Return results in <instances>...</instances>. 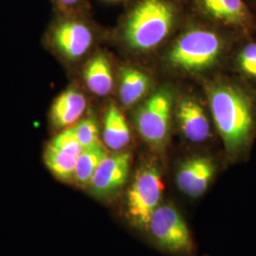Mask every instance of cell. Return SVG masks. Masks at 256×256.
Instances as JSON below:
<instances>
[{"label": "cell", "mask_w": 256, "mask_h": 256, "mask_svg": "<svg viewBox=\"0 0 256 256\" xmlns=\"http://www.w3.org/2000/svg\"><path fill=\"white\" fill-rule=\"evenodd\" d=\"M210 106L216 128L232 156L244 153L256 131V114L247 93L232 84H220L210 92Z\"/></svg>", "instance_id": "1"}, {"label": "cell", "mask_w": 256, "mask_h": 256, "mask_svg": "<svg viewBox=\"0 0 256 256\" xmlns=\"http://www.w3.org/2000/svg\"><path fill=\"white\" fill-rule=\"evenodd\" d=\"M241 72L250 78H256V43L248 44L242 48L238 58Z\"/></svg>", "instance_id": "19"}, {"label": "cell", "mask_w": 256, "mask_h": 256, "mask_svg": "<svg viewBox=\"0 0 256 256\" xmlns=\"http://www.w3.org/2000/svg\"><path fill=\"white\" fill-rule=\"evenodd\" d=\"M164 184L155 165L144 166L136 174L126 196V210L131 221L147 228L152 214L160 206Z\"/></svg>", "instance_id": "4"}, {"label": "cell", "mask_w": 256, "mask_h": 256, "mask_svg": "<svg viewBox=\"0 0 256 256\" xmlns=\"http://www.w3.org/2000/svg\"><path fill=\"white\" fill-rule=\"evenodd\" d=\"M131 155L116 152L108 155L98 166L90 184V192L97 198H108L128 180Z\"/></svg>", "instance_id": "8"}, {"label": "cell", "mask_w": 256, "mask_h": 256, "mask_svg": "<svg viewBox=\"0 0 256 256\" xmlns=\"http://www.w3.org/2000/svg\"><path fill=\"white\" fill-rule=\"evenodd\" d=\"M214 173V165L210 158H194L180 166L176 174V184L187 196L198 198L207 190Z\"/></svg>", "instance_id": "10"}, {"label": "cell", "mask_w": 256, "mask_h": 256, "mask_svg": "<svg viewBox=\"0 0 256 256\" xmlns=\"http://www.w3.org/2000/svg\"><path fill=\"white\" fill-rule=\"evenodd\" d=\"M172 99L169 92L154 93L140 108L138 129L147 142L156 149H162L167 144L171 122Z\"/></svg>", "instance_id": "6"}, {"label": "cell", "mask_w": 256, "mask_h": 256, "mask_svg": "<svg viewBox=\"0 0 256 256\" xmlns=\"http://www.w3.org/2000/svg\"><path fill=\"white\" fill-rule=\"evenodd\" d=\"M86 108V100L82 93L75 88H68L61 93L54 102L50 110L52 126L64 130L75 126Z\"/></svg>", "instance_id": "11"}, {"label": "cell", "mask_w": 256, "mask_h": 256, "mask_svg": "<svg viewBox=\"0 0 256 256\" xmlns=\"http://www.w3.org/2000/svg\"><path fill=\"white\" fill-rule=\"evenodd\" d=\"M131 138L128 122L117 106L110 104L104 118L102 140L106 146L119 152L128 146Z\"/></svg>", "instance_id": "14"}, {"label": "cell", "mask_w": 256, "mask_h": 256, "mask_svg": "<svg viewBox=\"0 0 256 256\" xmlns=\"http://www.w3.org/2000/svg\"><path fill=\"white\" fill-rule=\"evenodd\" d=\"M150 86L146 74L133 68H124L120 72V99L122 104L129 106L138 101Z\"/></svg>", "instance_id": "16"}, {"label": "cell", "mask_w": 256, "mask_h": 256, "mask_svg": "<svg viewBox=\"0 0 256 256\" xmlns=\"http://www.w3.org/2000/svg\"><path fill=\"white\" fill-rule=\"evenodd\" d=\"M84 78L90 92L97 96H106L113 88V75L108 57L104 54L95 55L86 64Z\"/></svg>", "instance_id": "15"}, {"label": "cell", "mask_w": 256, "mask_h": 256, "mask_svg": "<svg viewBox=\"0 0 256 256\" xmlns=\"http://www.w3.org/2000/svg\"><path fill=\"white\" fill-rule=\"evenodd\" d=\"M222 52L220 37L210 30H192L178 38L169 52V62L186 72H200L216 64Z\"/></svg>", "instance_id": "3"}, {"label": "cell", "mask_w": 256, "mask_h": 256, "mask_svg": "<svg viewBox=\"0 0 256 256\" xmlns=\"http://www.w3.org/2000/svg\"><path fill=\"white\" fill-rule=\"evenodd\" d=\"M60 5L62 6H66V7H68V6H74L75 5L79 0H56Z\"/></svg>", "instance_id": "20"}, {"label": "cell", "mask_w": 256, "mask_h": 256, "mask_svg": "<svg viewBox=\"0 0 256 256\" xmlns=\"http://www.w3.org/2000/svg\"><path fill=\"white\" fill-rule=\"evenodd\" d=\"M76 138L82 149L93 146L100 142L99 128L97 122L93 118L81 120L74 126Z\"/></svg>", "instance_id": "18"}, {"label": "cell", "mask_w": 256, "mask_h": 256, "mask_svg": "<svg viewBox=\"0 0 256 256\" xmlns=\"http://www.w3.org/2000/svg\"><path fill=\"white\" fill-rule=\"evenodd\" d=\"M52 44L68 60H77L86 54L93 41L92 30L75 20H66L56 25L52 32Z\"/></svg>", "instance_id": "9"}, {"label": "cell", "mask_w": 256, "mask_h": 256, "mask_svg": "<svg viewBox=\"0 0 256 256\" xmlns=\"http://www.w3.org/2000/svg\"><path fill=\"white\" fill-rule=\"evenodd\" d=\"M82 150L74 126L66 128L46 144L44 160L56 178L64 182H74L76 162Z\"/></svg>", "instance_id": "7"}, {"label": "cell", "mask_w": 256, "mask_h": 256, "mask_svg": "<svg viewBox=\"0 0 256 256\" xmlns=\"http://www.w3.org/2000/svg\"><path fill=\"white\" fill-rule=\"evenodd\" d=\"M202 10L214 20L224 24L247 28L252 16L243 0H200Z\"/></svg>", "instance_id": "13"}, {"label": "cell", "mask_w": 256, "mask_h": 256, "mask_svg": "<svg viewBox=\"0 0 256 256\" xmlns=\"http://www.w3.org/2000/svg\"><path fill=\"white\" fill-rule=\"evenodd\" d=\"M174 21V7L168 0H142L128 18L126 40L136 50H152L169 36Z\"/></svg>", "instance_id": "2"}, {"label": "cell", "mask_w": 256, "mask_h": 256, "mask_svg": "<svg viewBox=\"0 0 256 256\" xmlns=\"http://www.w3.org/2000/svg\"><path fill=\"white\" fill-rule=\"evenodd\" d=\"M147 229L162 247L172 252L188 254L192 250L189 228L172 205H160L152 214Z\"/></svg>", "instance_id": "5"}, {"label": "cell", "mask_w": 256, "mask_h": 256, "mask_svg": "<svg viewBox=\"0 0 256 256\" xmlns=\"http://www.w3.org/2000/svg\"><path fill=\"white\" fill-rule=\"evenodd\" d=\"M180 126L184 136L194 142H202L210 135V124L202 106L191 98L180 102L178 110Z\"/></svg>", "instance_id": "12"}, {"label": "cell", "mask_w": 256, "mask_h": 256, "mask_svg": "<svg viewBox=\"0 0 256 256\" xmlns=\"http://www.w3.org/2000/svg\"><path fill=\"white\" fill-rule=\"evenodd\" d=\"M108 155L106 148L101 142L82 149L76 162L74 182L80 187H88L98 166Z\"/></svg>", "instance_id": "17"}]
</instances>
